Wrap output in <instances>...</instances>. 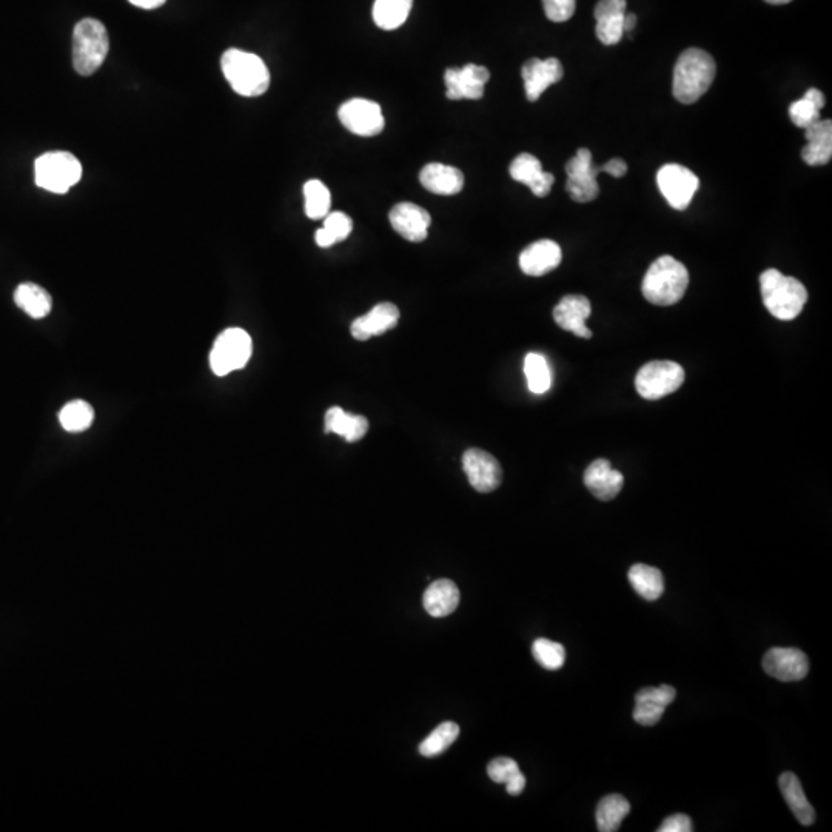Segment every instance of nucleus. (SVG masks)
I'll return each mask as SVG.
<instances>
[{"label": "nucleus", "instance_id": "1", "mask_svg": "<svg viewBox=\"0 0 832 832\" xmlns=\"http://www.w3.org/2000/svg\"><path fill=\"white\" fill-rule=\"evenodd\" d=\"M717 67L708 51L689 48L683 51L675 64L674 91L675 99L682 104L691 105L705 96L714 82Z\"/></svg>", "mask_w": 832, "mask_h": 832}, {"label": "nucleus", "instance_id": "2", "mask_svg": "<svg viewBox=\"0 0 832 832\" xmlns=\"http://www.w3.org/2000/svg\"><path fill=\"white\" fill-rule=\"evenodd\" d=\"M689 286L688 269L672 256H660L646 272L641 292L654 306H674L682 301Z\"/></svg>", "mask_w": 832, "mask_h": 832}, {"label": "nucleus", "instance_id": "3", "mask_svg": "<svg viewBox=\"0 0 832 832\" xmlns=\"http://www.w3.org/2000/svg\"><path fill=\"white\" fill-rule=\"evenodd\" d=\"M763 304L774 318L792 321L803 312L808 292L799 279L769 269L760 276Z\"/></svg>", "mask_w": 832, "mask_h": 832}, {"label": "nucleus", "instance_id": "4", "mask_svg": "<svg viewBox=\"0 0 832 832\" xmlns=\"http://www.w3.org/2000/svg\"><path fill=\"white\" fill-rule=\"evenodd\" d=\"M221 67L230 87L245 98H256L269 90V68L256 54L230 48L222 54Z\"/></svg>", "mask_w": 832, "mask_h": 832}, {"label": "nucleus", "instance_id": "5", "mask_svg": "<svg viewBox=\"0 0 832 832\" xmlns=\"http://www.w3.org/2000/svg\"><path fill=\"white\" fill-rule=\"evenodd\" d=\"M110 50L107 28L98 19H82L73 31V67L81 76L96 73Z\"/></svg>", "mask_w": 832, "mask_h": 832}, {"label": "nucleus", "instance_id": "6", "mask_svg": "<svg viewBox=\"0 0 832 832\" xmlns=\"http://www.w3.org/2000/svg\"><path fill=\"white\" fill-rule=\"evenodd\" d=\"M82 178V164L68 151H48L34 162L37 187L64 195Z\"/></svg>", "mask_w": 832, "mask_h": 832}, {"label": "nucleus", "instance_id": "7", "mask_svg": "<svg viewBox=\"0 0 832 832\" xmlns=\"http://www.w3.org/2000/svg\"><path fill=\"white\" fill-rule=\"evenodd\" d=\"M253 352L252 338L245 330L232 327L216 338L210 352V367L218 376L244 369Z\"/></svg>", "mask_w": 832, "mask_h": 832}, {"label": "nucleus", "instance_id": "8", "mask_svg": "<svg viewBox=\"0 0 832 832\" xmlns=\"http://www.w3.org/2000/svg\"><path fill=\"white\" fill-rule=\"evenodd\" d=\"M685 383V370L674 361H652L638 370L635 389L641 398L649 401L661 400L677 392Z\"/></svg>", "mask_w": 832, "mask_h": 832}, {"label": "nucleus", "instance_id": "9", "mask_svg": "<svg viewBox=\"0 0 832 832\" xmlns=\"http://www.w3.org/2000/svg\"><path fill=\"white\" fill-rule=\"evenodd\" d=\"M657 184L675 210H686L700 187L697 175L680 164L663 165L657 173Z\"/></svg>", "mask_w": 832, "mask_h": 832}, {"label": "nucleus", "instance_id": "10", "mask_svg": "<svg viewBox=\"0 0 832 832\" xmlns=\"http://www.w3.org/2000/svg\"><path fill=\"white\" fill-rule=\"evenodd\" d=\"M566 190L575 202H591L600 193L597 181V167L592 161V153L588 148H580L577 155L566 164Z\"/></svg>", "mask_w": 832, "mask_h": 832}, {"label": "nucleus", "instance_id": "11", "mask_svg": "<svg viewBox=\"0 0 832 832\" xmlns=\"http://www.w3.org/2000/svg\"><path fill=\"white\" fill-rule=\"evenodd\" d=\"M338 118L353 135L364 138L380 135L386 124L380 105L369 99L356 98L344 102L339 107Z\"/></svg>", "mask_w": 832, "mask_h": 832}, {"label": "nucleus", "instance_id": "12", "mask_svg": "<svg viewBox=\"0 0 832 832\" xmlns=\"http://www.w3.org/2000/svg\"><path fill=\"white\" fill-rule=\"evenodd\" d=\"M463 469L470 486L480 494L494 492L503 481V469L500 463L486 450H466L463 455Z\"/></svg>", "mask_w": 832, "mask_h": 832}, {"label": "nucleus", "instance_id": "13", "mask_svg": "<svg viewBox=\"0 0 832 832\" xmlns=\"http://www.w3.org/2000/svg\"><path fill=\"white\" fill-rule=\"evenodd\" d=\"M490 73L481 65L467 64L463 68H449L444 74L447 98L450 101H478L484 96V85L489 82Z\"/></svg>", "mask_w": 832, "mask_h": 832}, {"label": "nucleus", "instance_id": "14", "mask_svg": "<svg viewBox=\"0 0 832 832\" xmlns=\"http://www.w3.org/2000/svg\"><path fill=\"white\" fill-rule=\"evenodd\" d=\"M766 674L780 682H800L808 675L809 660L796 648H772L763 657Z\"/></svg>", "mask_w": 832, "mask_h": 832}, {"label": "nucleus", "instance_id": "15", "mask_svg": "<svg viewBox=\"0 0 832 832\" xmlns=\"http://www.w3.org/2000/svg\"><path fill=\"white\" fill-rule=\"evenodd\" d=\"M389 221L395 232L410 242H423L432 224L429 212L412 202L396 204L390 210Z\"/></svg>", "mask_w": 832, "mask_h": 832}, {"label": "nucleus", "instance_id": "16", "mask_svg": "<svg viewBox=\"0 0 832 832\" xmlns=\"http://www.w3.org/2000/svg\"><path fill=\"white\" fill-rule=\"evenodd\" d=\"M521 74H523L527 101L535 102L541 98V94L547 88L558 84L563 79L564 70L558 59L549 58L544 59V61L531 59L523 65Z\"/></svg>", "mask_w": 832, "mask_h": 832}, {"label": "nucleus", "instance_id": "17", "mask_svg": "<svg viewBox=\"0 0 832 832\" xmlns=\"http://www.w3.org/2000/svg\"><path fill=\"white\" fill-rule=\"evenodd\" d=\"M592 313L591 301L583 295H567L558 302L554 309L555 323L580 338H592V330L586 326Z\"/></svg>", "mask_w": 832, "mask_h": 832}, {"label": "nucleus", "instance_id": "18", "mask_svg": "<svg viewBox=\"0 0 832 832\" xmlns=\"http://www.w3.org/2000/svg\"><path fill=\"white\" fill-rule=\"evenodd\" d=\"M400 321V310L392 302L376 304L367 315L359 316L350 326V333L358 341H367L373 336L384 335L395 329Z\"/></svg>", "mask_w": 832, "mask_h": 832}, {"label": "nucleus", "instance_id": "19", "mask_svg": "<svg viewBox=\"0 0 832 832\" xmlns=\"http://www.w3.org/2000/svg\"><path fill=\"white\" fill-rule=\"evenodd\" d=\"M512 179L531 188V192L538 198H544L551 192L555 178L551 173L544 172L543 165L531 153H521L510 164Z\"/></svg>", "mask_w": 832, "mask_h": 832}, {"label": "nucleus", "instance_id": "20", "mask_svg": "<svg viewBox=\"0 0 832 832\" xmlns=\"http://www.w3.org/2000/svg\"><path fill=\"white\" fill-rule=\"evenodd\" d=\"M584 484L595 498L611 501L623 489L624 478L608 460H595L584 472Z\"/></svg>", "mask_w": 832, "mask_h": 832}, {"label": "nucleus", "instance_id": "21", "mask_svg": "<svg viewBox=\"0 0 832 832\" xmlns=\"http://www.w3.org/2000/svg\"><path fill=\"white\" fill-rule=\"evenodd\" d=\"M560 245L551 239H541L524 249L520 255V269L529 276H543L560 266Z\"/></svg>", "mask_w": 832, "mask_h": 832}, {"label": "nucleus", "instance_id": "22", "mask_svg": "<svg viewBox=\"0 0 832 832\" xmlns=\"http://www.w3.org/2000/svg\"><path fill=\"white\" fill-rule=\"evenodd\" d=\"M626 0H600L595 7V19H597L598 39L604 45H617L623 37V22L626 16Z\"/></svg>", "mask_w": 832, "mask_h": 832}, {"label": "nucleus", "instance_id": "23", "mask_svg": "<svg viewBox=\"0 0 832 832\" xmlns=\"http://www.w3.org/2000/svg\"><path fill=\"white\" fill-rule=\"evenodd\" d=\"M420 182L435 195L452 196L463 190L464 175L458 168L433 162L421 170Z\"/></svg>", "mask_w": 832, "mask_h": 832}, {"label": "nucleus", "instance_id": "24", "mask_svg": "<svg viewBox=\"0 0 832 832\" xmlns=\"http://www.w3.org/2000/svg\"><path fill=\"white\" fill-rule=\"evenodd\" d=\"M808 145L802 150V159L811 167L825 165L832 158V122L820 119L816 124L805 128Z\"/></svg>", "mask_w": 832, "mask_h": 832}, {"label": "nucleus", "instance_id": "25", "mask_svg": "<svg viewBox=\"0 0 832 832\" xmlns=\"http://www.w3.org/2000/svg\"><path fill=\"white\" fill-rule=\"evenodd\" d=\"M424 609L435 618L447 617L457 611L460 604V589L447 578L433 581L424 592Z\"/></svg>", "mask_w": 832, "mask_h": 832}, {"label": "nucleus", "instance_id": "26", "mask_svg": "<svg viewBox=\"0 0 832 832\" xmlns=\"http://www.w3.org/2000/svg\"><path fill=\"white\" fill-rule=\"evenodd\" d=\"M326 433H336L339 437L346 438L347 443H356L366 437L369 432V421L363 415H353L341 407H332L327 410L324 418Z\"/></svg>", "mask_w": 832, "mask_h": 832}, {"label": "nucleus", "instance_id": "27", "mask_svg": "<svg viewBox=\"0 0 832 832\" xmlns=\"http://www.w3.org/2000/svg\"><path fill=\"white\" fill-rule=\"evenodd\" d=\"M780 791L785 797L786 805L794 812V816L802 825L811 826L816 822V811L806 799L799 777L792 772H783L779 779Z\"/></svg>", "mask_w": 832, "mask_h": 832}, {"label": "nucleus", "instance_id": "28", "mask_svg": "<svg viewBox=\"0 0 832 832\" xmlns=\"http://www.w3.org/2000/svg\"><path fill=\"white\" fill-rule=\"evenodd\" d=\"M629 583L646 601H655L665 592V577L657 567L634 564L628 572Z\"/></svg>", "mask_w": 832, "mask_h": 832}, {"label": "nucleus", "instance_id": "29", "mask_svg": "<svg viewBox=\"0 0 832 832\" xmlns=\"http://www.w3.org/2000/svg\"><path fill=\"white\" fill-rule=\"evenodd\" d=\"M14 302L19 309L24 310L34 319H42L51 312L53 299L47 290L33 282H24L14 292Z\"/></svg>", "mask_w": 832, "mask_h": 832}, {"label": "nucleus", "instance_id": "30", "mask_svg": "<svg viewBox=\"0 0 832 832\" xmlns=\"http://www.w3.org/2000/svg\"><path fill=\"white\" fill-rule=\"evenodd\" d=\"M631 803L620 794H611L600 800L595 820H597L598 831L615 832L620 829L621 822L629 816Z\"/></svg>", "mask_w": 832, "mask_h": 832}, {"label": "nucleus", "instance_id": "31", "mask_svg": "<svg viewBox=\"0 0 832 832\" xmlns=\"http://www.w3.org/2000/svg\"><path fill=\"white\" fill-rule=\"evenodd\" d=\"M826 99L822 91L809 88L805 96L789 105V118L796 127L808 128L820 121V110L825 107Z\"/></svg>", "mask_w": 832, "mask_h": 832}, {"label": "nucleus", "instance_id": "32", "mask_svg": "<svg viewBox=\"0 0 832 832\" xmlns=\"http://www.w3.org/2000/svg\"><path fill=\"white\" fill-rule=\"evenodd\" d=\"M413 0H376L373 5V21L383 30H396L406 24Z\"/></svg>", "mask_w": 832, "mask_h": 832}, {"label": "nucleus", "instance_id": "33", "mask_svg": "<svg viewBox=\"0 0 832 832\" xmlns=\"http://www.w3.org/2000/svg\"><path fill=\"white\" fill-rule=\"evenodd\" d=\"M524 375H526L527 387L535 395H541L551 389V367L541 353H527L524 358Z\"/></svg>", "mask_w": 832, "mask_h": 832}, {"label": "nucleus", "instance_id": "34", "mask_svg": "<svg viewBox=\"0 0 832 832\" xmlns=\"http://www.w3.org/2000/svg\"><path fill=\"white\" fill-rule=\"evenodd\" d=\"M93 421L94 409L84 400L70 401L59 413V423L70 433L85 432Z\"/></svg>", "mask_w": 832, "mask_h": 832}, {"label": "nucleus", "instance_id": "35", "mask_svg": "<svg viewBox=\"0 0 832 832\" xmlns=\"http://www.w3.org/2000/svg\"><path fill=\"white\" fill-rule=\"evenodd\" d=\"M304 199H306V215L313 221L326 218L332 207V195L329 188L319 181L310 179L304 185Z\"/></svg>", "mask_w": 832, "mask_h": 832}, {"label": "nucleus", "instance_id": "36", "mask_svg": "<svg viewBox=\"0 0 832 832\" xmlns=\"http://www.w3.org/2000/svg\"><path fill=\"white\" fill-rule=\"evenodd\" d=\"M458 735H460V726L457 723H441L429 737L423 740L420 745V754L424 757H437L455 743Z\"/></svg>", "mask_w": 832, "mask_h": 832}, {"label": "nucleus", "instance_id": "37", "mask_svg": "<svg viewBox=\"0 0 832 832\" xmlns=\"http://www.w3.org/2000/svg\"><path fill=\"white\" fill-rule=\"evenodd\" d=\"M532 654L538 665L543 666L549 671H558L563 668L564 661H566V649L557 641L547 640V638H538L532 645Z\"/></svg>", "mask_w": 832, "mask_h": 832}, {"label": "nucleus", "instance_id": "38", "mask_svg": "<svg viewBox=\"0 0 832 832\" xmlns=\"http://www.w3.org/2000/svg\"><path fill=\"white\" fill-rule=\"evenodd\" d=\"M518 772H521L520 766H518L515 760L509 759V757H498V759L492 760L489 766H487V775H489L490 780L495 783H500V785L509 783Z\"/></svg>", "mask_w": 832, "mask_h": 832}, {"label": "nucleus", "instance_id": "39", "mask_svg": "<svg viewBox=\"0 0 832 832\" xmlns=\"http://www.w3.org/2000/svg\"><path fill=\"white\" fill-rule=\"evenodd\" d=\"M323 227L330 233L333 241L339 242L349 238L353 230V222L346 213L332 212L324 218Z\"/></svg>", "mask_w": 832, "mask_h": 832}, {"label": "nucleus", "instance_id": "40", "mask_svg": "<svg viewBox=\"0 0 832 832\" xmlns=\"http://www.w3.org/2000/svg\"><path fill=\"white\" fill-rule=\"evenodd\" d=\"M675 697H677V691H675L672 686L661 685L658 686V688L641 689V691L635 695V702H651L655 703V705L665 706V708H668V706L674 702Z\"/></svg>", "mask_w": 832, "mask_h": 832}, {"label": "nucleus", "instance_id": "41", "mask_svg": "<svg viewBox=\"0 0 832 832\" xmlns=\"http://www.w3.org/2000/svg\"><path fill=\"white\" fill-rule=\"evenodd\" d=\"M544 13L552 22H566L574 16L577 0H543Z\"/></svg>", "mask_w": 832, "mask_h": 832}, {"label": "nucleus", "instance_id": "42", "mask_svg": "<svg viewBox=\"0 0 832 832\" xmlns=\"http://www.w3.org/2000/svg\"><path fill=\"white\" fill-rule=\"evenodd\" d=\"M665 706L651 702H635L634 720L641 726H654L665 714Z\"/></svg>", "mask_w": 832, "mask_h": 832}, {"label": "nucleus", "instance_id": "43", "mask_svg": "<svg viewBox=\"0 0 832 832\" xmlns=\"http://www.w3.org/2000/svg\"><path fill=\"white\" fill-rule=\"evenodd\" d=\"M657 831L692 832L694 831V826H692L691 817L686 816V814H674V816L665 819V822L661 823V826L657 829Z\"/></svg>", "mask_w": 832, "mask_h": 832}, {"label": "nucleus", "instance_id": "44", "mask_svg": "<svg viewBox=\"0 0 832 832\" xmlns=\"http://www.w3.org/2000/svg\"><path fill=\"white\" fill-rule=\"evenodd\" d=\"M597 173H608L614 178H623L628 173V164L620 158L611 159L608 164L597 167Z\"/></svg>", "mask_w": 832, "mask_h": 832}, {"label": "nucleus", "instance_id": "45", "mask_svg": "<svg viewBox=\"0 0 832 832\" xmlns=\"http://www.w3.org/2000/svg\"><path fill=\"white\" fill-rule=\"evenodd\" d=\"M524 788H526V777H524L523 772H518L514 779L506 783V789L510 796H520Z\"/></svg>", "mask_w": 832, "mask_h": 832}, {"label": "nucleus", "instance_id": "46", "mask_svg": "<svg viewBox=\"0 0 832 832\" xmlns=\"http://www.w3.org/2000/svg\"><path fill=\"white\" fill-rule=\"evenodd\" d=\"M315 241L316 244H318L319 247H321V249H329V247H332V245L336 244V242L333 241L332 236H330V233L327 232V230L324 229V227L323 229H319L318 232L315 233Z\"/></svg>", "mask_w": 832, "mask_h": 832}, {"label": "nucleus", "instance_id": "47", "mask_svg": "<svg viewBox=\"0 0 832 832\" xmlns=\"http://www.w3.org/2000/svg\"><path fill=\"white\" fill-rule=\"evenodd\" d=\"M128 2L142 10H155V8L162 7L167 0H128Z\"/></svg>", "mask_w": 832, "mask_h": 832}, {"label": "nucleus", "instance_id": "48", "mask_svg": "<svg viewBox=\"0 0 832 832\" xmlns=\"http://www.w3.org/2000/svg\"><path fill=\"white\" fill-rule=\"evenodd\" d=\"M635 27H637V16H635L634 13H626L623 22L624 33H632V31L635 30Z\"/></svg>", "mask_w": 832, "mask_h": 832}, {"label": "nucleus", "instance_id": "49", "mask_svg": "<svg viewBox=\"0 0 832 832\" xmlns=\"http://www.w3.org/2000/svg\"><path fill=\"white\" fill-rule=\"evenodd\" d=\"M765 2H768V4H771V5H785V4H789V2H791V0H765Z\"/></svg>", "mask_w": 832, "mask_h": 832}]
</instances>
